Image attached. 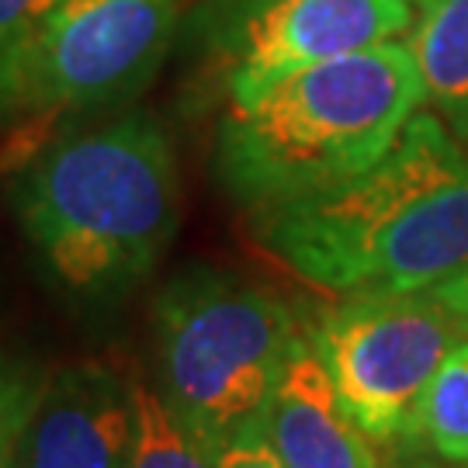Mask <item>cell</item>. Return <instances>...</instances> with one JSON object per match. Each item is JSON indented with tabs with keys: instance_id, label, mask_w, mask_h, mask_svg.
Here are the masks:
<instances>
[{
	"instance_id": "7",
	"label": "cell",
	"mask_w": 468,
	"mask_h": 468,
	"mask_svg": "<svg viewBox=\"0 0 468 468\" xmlns=\"http://www.w3.org/2000/svg\"><path fill=\"white\" fill-rule=\"evenodd\" d=\"M410 28V0H198L191 11L195 46L226 104H243L288 73L375 49Z\"/></svg>"
},
{
	"instance_id": "3",
	"label": "cell",
	"mask_w": 468,
	"mask_h": 468,
	"mask_svg": "<svg viewBox=\"0 0 468 468\" xmlns=\"http://www.w3.org/2000/svg\"><path fill=\"white\" fill-rule=\"evenodd\" d=\"M420 108L423 80L413 49L392 38L226 104L212 167L222 191L253 216L357 177L382 160Z\"/></svg>"
},
{
	"instance_id": "14",
	"label": "cell",
	"mask_w": 468,
	"mask_h": 468,
	"mask_svg": "<svg viewBox=\"0 0 468 468\" xmlns=\"http://www.w3.org/2000/svg\"><path fill=\"white\" fill-rule=\"evenodd\" d=\"M63 0H0V94Z\"/></svg>"
},
{
	"instance_id": "15",
	"label": "cell",
	"mask_w": 468,
	"mask_h": 468,
	"mask_svg": "<svg viewBox=\"0 0 468 468\" xmlns=\"http://www.w3.org/2000/svg\"><path fill=\"white\" fill-rule=\"evenodd\" d=\"M218 468H284L282 458L271 448L268 423L253 420L233 437H226L222 454H218Z\"/></svg>"
},
{
	"instance_id": "12",
	"label": "cell",
	"mask_w": 468,
	"mask_h": 468,
	"mask_svg": "<svg viewBox=\"0 0 468 468\" xmlns=\"http://www.w3.org/2000/svg\"><path fill=\"white\" fill-rule=\"evenodd\" d=\"M396 452H423L448 462H468V336L454 344L431 378L417 417Z\"/></svg>"
},
{
	"instance_id": "6",
	"label": "cell",
	"mask_w": 468,
	"mask_h": 468,
	"mask_svg": "<svg viewBox=\"0 0 468 468\" xmlns=\"http://www.w3.org/2000/svg\"><path fill=\"white\" fill-rule=\"evenodd\" d=\"M468 323L434 292L344 295L309 340L357 427L382 448H399L431 378Z\"/></svg>"
},
{
	"instance_id": "11",
	"label": "cell",
	"mask_w": 468,
	"mask_h": 468,
	"mask_svg": "<svg viewBox=\"0 0 468 468\" xmlns=\"http://www.w3.org/2000/svg\"><path fill=\"white\" fill-rule=\"evenodd\" d=\"M135 431L129 468H218L222 444L170 406L160 388L133 378Z\"/></svg>"
},
{
	"instance_id": "16",
	"label": "cell",
	"mask_w": 468,
	"mask_h": 468,
	"mask_svg": "<svg viewBox=\"0 0 468 468\" xmlns=\"http://www.w3.org/2000/svg\"><path fill=\"white\" fill-rule=\"evenodd\" d=\"M437 299L444 302L452 313H458V316L468 323V271H462V274H454V278H448V282H441L431 288Z\"/></svg>"
},
{
	"instance_id": "4",
	"label": "cell",
	"mask_w": 468,
	"mask_h": 468,
	"mask_svg": "<svg viewBox=\"0 0 468 468\" xmlns=\"http://www.w3.org/2000/svg\"><path fill=\"white\" fill-rule=\"evenodd\" d=\"M150 330L160 396L218 444L268 417L305 336L282 295L212 264H187L164 282Z\"/></svg>"
},
{
	"instance_id": "9",
	"label": "cell",
	"mask_w": 468,
	"mask_h": 468,
	"mask_svg": "<svg viewBox=\"0 0 468 468\" xmlns=\"http://www.w3.org/2000/svg\"><path fill=\"white\" fill-rule=\"evenodd\" d=\"M264 423L284 468H396L340 402L309 334L288 357Z\"/></svg>"
},
{
	"instance_id": "17",
	"label": "cell",
	"mask_w": 468,
	"mask_h": 468,
	"mask_svg": "<svg viewBox=\"0 0 468 468\" xmlns=\"http://www.w3.org/2000/svg\"><path fill=\"white\" fill-rule=\"evenodd\" d=\"M396 468H468V462H448V458H437V454L423 452H402L396 458Z\"/></svg>"
},
{
	"instance_id": "2",
	"label": "cell",
	"mask_w": 468,
	"mask_h": 468,
	"mask_svg": "<svg viewBox=\"0 0 468 468\" xmlns=\"http://www.w3.org/2000/svg\"><path fill=\"white\" fill-rule=\"evenodd\" d=\"M11 205L49 282L112 305L164 261L181 226V174L160 118L129 108L73 129L11 170Z\"/></svg>"
},
{
	"instance_id": "10",
	"label": "cell",
	"mask_w": 468,
	"mask_h": 468,
	"mask_svg": "<svg viewBox=\"0 0 468 468\" xmlns=\"http://www.w3.org/2000/svg\"><path fill=\"white\" fill-rule=\"evenodd\" d=\"M423 104L468 150V0H410Z\"/></svg>"
},
{
	"instance_id": "8",
	"label": "cell",
	"mask_w": 468,
	"mask_h": 468,
	"mask_svg": "<svg viewBox=\"0 0 468 468\" xmlns=\"http://www.w3.org/2000/svg\"><path fill=\"white\" fill-rule=\"evenodd\" d=\"M133 431V378L73 361L49 371L11 468H129Z\"/></svg>"
},
{
	"instance_id": "5",
	"label": "cell",
	"mask_w": 468,
	"mask_h": 468,
	"mask_svg": "<svg viewBox=\"0 0 468 468\" xmlns=\"http://www.w3.org/2000/svg\"><path fill=\"white\" fill-rule=\"evenodd\" d=\"M181 25L185 0H63L0 94L11 170L52 139L135 108Z\"/></svg>"
},
{
	"instance_id": "13",
	"label": "cell",
	"mask_w": 468,
	"mask_h": 468,
	"mask_svg": "<svg viewBox=\"0 0 468 468\" xmlns=\"http://www.w3.org/2000/svg\"><path fill=\"white\" fill-rule=\"evenodd\" d=\"M46 382H49V368L0 351V468L15 465L21 434L32 420Z\"/></svg>"
},
{
	"instance_id": "1",
	"label": "cell",
	"mask_w": 468,
	"mask_h": 468,
	"mask_svg": "<svg viewBox=\"0 0 468 468\" xmlns=\"http://www.w3.org/2000/svg\"><path fill=\"white\" fill-rule=\"evenodd\" d=\"M261 247L336 295L427 292L468 271V150L417 112L351 181L250 216Z\"/></svg>"
}]
</instances>
